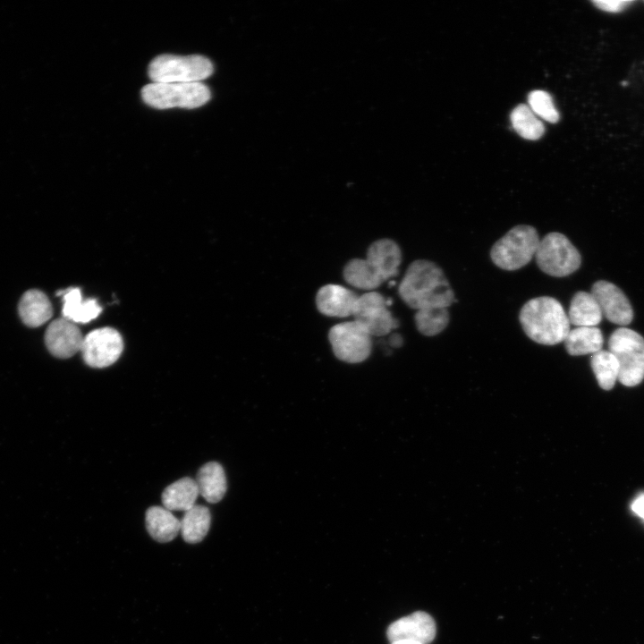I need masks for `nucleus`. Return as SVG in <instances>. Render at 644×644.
Instances as JSON below:
<instances>
[{
	"label": "nucleus",
	"instance_id": "obj_25",
	"mask_svg": "<svg viewBox=\"0 0 644 644\" xmlns=\"http://www.w3.org/2000/svg\"><path fill=\"white\" fill-rule=\"evenodd\" d=\"M415 326L426 336H434L444 331L449 324L448 308L428 307L416 310Z\"/></svg>",
	"mask_w": 644,
	"mask_h": 644
},
{
	"label": "nucleus",
	"instance_id": "obj_16",
	"mask_svg": "<svg viewBox=\"0 0 644 644\" xmlns=\"http://www.w3.org/2000/svg\"><path fill=\"white\" fill-rule=\"evenodd\" d=\"M58 294L63 295L64 318L72 323H88L97 318L102 311L97 300H83L79 288H70Z\"/></svg>",
	"mask_w": 644,
	"mask_h": 644
},
{
	"label": "nucleus",
	"instance_id": "obj_28",
	"mask_svg": "<svg viewBox=\"0 0 644 644\" xmlns=\"http://www.w3.org/2000/svg\"><path fill=\"white\" fill-rule=\"evenodd\" d=\"M631 2V1H624V0H598L594 1L593 4L599 9L606 11V12H611V13H617L623 11L627 5H629Z\"/></svg>",
	"mask_w": 644,
	"mask_h": 644
},
{
	"label": "nucleus",
	"instance_id": "obj_2",
	"mask_svg": "<svg viewBox=\"0 0 644 644\" xmlns=\"http://www.w3.org/2000/svg\"><path fill=\"white\" fill-rule=\"evenodd\" d=\"M402 262V250L393 240L384 238L372 242L365 258H352L343 267L345 282L371 292L387 279L396 276Z\"/></svg>",
	"mask_w": 644,
	"mask_h": 644
},
{
	"label": "nucleus",
	"instance_id": "obj_24",
	"mask_svg": "<svg viewBox=\"0 0 644 644\" xmlns=\"http://www.w3.org/2000/svg\"><path fill=\"white\" fill-rule=\"evenodd\" d=\"M590 365L599 386L604 390L614 387L619 376V363L615 356L606 350L591 355Z\"/></svg>",
	"mask_w": 644,
	"mask_h": 644
},
{
	"label": "nucleus",
	"instance_id": "obj_31",
	"mask_svg": "<svg viewBox=\"0 0 644 644\" xmlns=\"http://www.w3.org/2000/svg\"><path fill=\"white\" fill-rule=\"evenodd\" d=\"M391 644H422L419 641L411 640H398L392 641Z\"/></svg>",
	"mask_w": 644,
	"mask_h": 644
},
{
	"label": "nucleus",
	"instance_id": "obj_13",
	"mask_svg": "<svg viewBox=\"0 0 644 644\" xmlns=\"http://www.w3.org/2000/svg\"><path fill=\"white\" fill-rule=\"evenodd\" d=\"M83 339L79 327L64 318L51 322L45 334L47 348L61 359L70 358L80 351Z\"/></svg>",
	"mask_w": 644,
	"mask_h": 644
},
{
	"label": "nucleus",
	"instance_id": "obj_4",
	"mask_svg": "<svg viewBox=\"0 0 644 644\" xmlns=\"http://www.w3.org/2000/svg\"><path fill=\"white\" fill-rule=\"evenodd\" d=\"M540 239L537 230L519 225L495 242L490 250L494 264L507 271L525 267L535 257Z\"/></svg>",
	"mask_w": 644,
	"mask_h": 644
},
{
	"label": "nucleus",
	"instance_id": "obj_1",
	"mask_svg": "<svg viewBox=\"0 0 644 644\" xmlns=\"http://www.w3.org/2000/svg\"><path fill=\"white\" fill-rule=\"evenodd\" d=\"M403 302L413 309L448 308L454 301L453 291L442 268L427 259H417L408 267L399 286Z\"/></svg>",
	"mask_w": 644,
	"mask_h": 644
},
{
	"label": "nucleus",
	"instance_id": "obj_14",
	"mask_svg": "<svg viewBox=\"0 0 644 644\" xmlns=\"http://www.w3.org/2000/svg\"><path fill=\"white\" fill-rule=\"evenodd\" d=\"M436 623L428 614L418 611L402 617L391 623L387 638L392 642L398 640H411L429 644L436 637Z\"/></svg>",
	"mask_w": 644,
	"mask_h": 644
},
{
	"label": "nucleus",
	"instance_id": "obj_7",
	"mask_svg": "<svg viewBox=\"0 0 644 644\" xmlns=\"http://www.w3.org/2000/svg\"><path fill=\"white\" fill-rule=\"evenodd\" d=\"M141 97L147 105L158 109L196 108L210 99V91L201 82H151L143 87Z\"/></svg>",
	"mask_w": 644,
	"mask_h": 644
},
{
	"label": "nucleus",
	"instance_id": "obj_27",
	"mask_svg": "<svg viewBox=\"0 0 644 644\" xmlns=\"http://www.w3.org/2000/svg\"><path fill=\"white\" fill-rule=\"evenodd\" d=\"M528 100L530 108L537 116L549 123H556L559 120V113L547 92L544 90L531 91Z\"/></svg>",
	"mask_w": 644,
	"mask_h": 644
},
{
	"label": "nucleus",
	"instance_id": "obj_12",
	"mask_svg": "<svg viewBox=\"0 0 644 644\" xmlns=\"http://www.w3.org/2000/svg\"><path fill=\"white\" fill-rule=\"evenodd\" d=\"M590 293L608 321L623 327L632 321L631 305L623 292L615 284L605 280L597 281L593 284Z\"/></svg>",
	"mask_w": 644,
	"mask_h": 644
},
{
	"label": "nucleus",
	"instance_id": "obj_10",
	"mask_svg": "<svg viewBox=\"0 0 644 644\" xmlns=\"http://www.w3.org/2000/svg\"><path fill=\"white\" fill-rule=\"evenodd\" d=\"M391 303L377 292H367L359 295L352 316L371 336H383L399 326L388 309Z\"/></svg>",
	"mask_w": 644,
	"mask_h": 644
},
{
	"label": "nucleus",
	"instance_id": "obj_30",
	"mask_svg": "<svg viewBox=\"0 0 644 644\" xmlns=\"http://www.w3.org/2000/svg\"><path fill=\"white\" fill-rule=\"evenodd\" d=\"M390 344L394 347H400L402 344V338L398 334H394L389 339Z\"/></svg>",
	"mask_w": 644,
	"mask_h": 644
},
{
	"label": "nucleus",
	"instance_id": "obj_3",
	"mask_svg": "<svg viewBox=\"0 0 644 644\" xmlns=\"http://www.w3.org/2000/svg\"><path fill=\"white\" fill-rule=\"evenodd\" d=\"M519 320L527 336L544 345L564 342L571 329L562 304L550 296L528 301L520 310Z\"/></svg>",
	"mask_w": 644,
	"mask_h": 644
},
{
	"label": "nucleus",
	"instance_id": "obj_11",
	"mask_svg": "<svg viewBox=\"0 0 644 644\" xmlns=\"http://www.w3.org/2000/svg\"><path fill=\"white\" fill-rule=\"evenodd\" d=\"M123 350L120 333L112 327L97 328L84 336L81 353L87 365L96 369L114 363Z\"/></svg>",
	"mask_w": 644,
	"mask_h": 644
},
{
	"label": "nucleus",
	"instance_id": "obj_19",
	"mask_svg": "<svg viewBox=\"0 0 644 644\" xmlns=\"http://www.w3.org/2000/svg\"><path fill=\"white\" fill-rule=\"evenodd\" d=\"M146 528L157 542L173 540L180 532L181 521L171 511L161 506L149 507L145 515Z\"/></svg>",
	"mask_w": 644,
	"mask_h": 644
},
{
	"label": "nucleus",
	"instance_id": "obj_9",
	"mask_svg": "<svg viewBox=\"0 0 644 644\" xmlns=\"http://www.w3.org/2000/svg\"><path fill=\"white\" fill-rule=\"evenodd\" d=\"M328 340L335 356L347 363L362 362L371 353V335L355 320L332 326Z\"/></svg>",
	"mask_w": 644,
	"mask_h": 644
},
{
	"label": "nucleus",
	"instance_id": "obj_20",
	"mask_svg": "<svg viewBox=\"0 0 644 644\" xmlns=\"http://www.w3.org/2000/svg\"><path fill=\"white\" fill-rule=\"evenodd\" d=\"M570 324L577 326H597L602 320L600 307L590 292H577L568 311Z\"/></svg>",
	"mask_w": 644,
	"mask_h": 644
},
{
	"label": "nucleus",
	"instance_id": "obj_21",
	"mask_svg": "<svg viewBox=\"0 0 644 644\" xmlns=\"http://www.w3.org/2000/svg\"><path fill=\"white\" fill-rule=\"evenodd\" d=\"M603 334L597 326H577L570 329L564 343L567 352L572 356L594 354L601 351Z\"/></svg>",
	"mask_w": 644,
	"mask_h": 644
},
{
	"label": "nucleus",
	"instance_id": "obj_18",
	"mask_svg": "<svg viewBox=\"0 0 644 644\" xmlns=\"http://www.w3.org/2000/svg\"><path fill=\"white\" fill-rule=\"evenodd\" d=\"M196 483L199 494L206 501L214 504L224 497L226 488V477L221 464L210 462L204 464L198 471Z\"/></svg>",
	"mask_w": 644,
	"mask_h": 644
},
{
	"label": "nucleus",
	"instance_id": "obj_29",
	"mask_svg": "<svg viewBox=\"0 0 644 644\" xmlns=\"http://www.w3.org/2000/svg\"><path fill=\"white\" fill-rule=\"evenodd\" d=\"M631 510L644 519V495L640 496L631 504Z\"/></svg>",
	"mask_w": 644,
	"mask_h": 644
},
{
	"label": "nucleus",
	"instance_id": "obj_22",
	"mask_svg": "<svg viewBox=\"0 0 644 644\" xmlns=\"http://www.w3.org/2000/svg\"><path fill=\"white\" fill-rule=\"evenodd\" d=\"M196 480L182 478L169 485L162 494V504L169 511H188L199 496Z\"/></svg>",
	"mask_w": 644,
	"mask_h": 644
},
{
	"label": "nucleus",
	"instance_id": "obj_5",
	"mask_svg": "<svg viewBox=\"0 0 644 644\" xmlns=\"http://www.w3.org/2000/svg\"><path fill=\"white\" fill-rule=\"evenodd\" d=\"M212 72L210 60L196 55H161L154 58L148 66V76L152 82L160 83L200 82Z\"/></svg>",
	"mask_w": 644,
	"mask_h": 644
},
{
	"label": "nucleus",
	"instance_id": "obj_8",
	"mask_svg": "<svg viewBox=\"0 0 644 644\" xmlns=\"http://www.w3.org/2000/svg\"><path fill=\"white\" fill-rule=\"evenodd\" d=\"M535 258L542 272L555 277L572 274L581 263L578 250L564 234L556 232L540 239Z\"/></svg>",
	"mask_w": 644,
	"mask_h": 644
},
{
	"label": "nucleus",
	"instance_id": "obj_23",
	"mask_svg": "<svg viewBox=\"0 0 644 644\" xmlns=\"http://www.w3.org/2000/svg\"><path fill=\"white\" fill-rule=\"evenodd\" d=\"M181 521V533L185 542L196 544L208 534L211 516L208 507L195 504L185 512Z\"/></svg>",
	"mask_w": 644,
	"mask_h": 644
},
{
	"label": "nucleus",
	"instance_id": "obj_17",
	"mask_svg": "<svg viewBox=\"0 0 644 644\" xmlns=\"http://www.w3.org/2000/svg\"><path fill=\"white\" fill-rule=\"evenodd\" d=\"M18 309L23 323L31 327L43 325L53 315L49 299L43 292L36 289L29 290L22 295Z\"/></svg>",
	"mask_w": 644,
	"mask_h": 644
},
{
	"label": "nucleus",
	"instance_id": "obj_6",
	"mask_svg": "<svg viewBox=\"0 0 644 644\" xmlns=\"http://www.w3.org/2000/svg\"><path fill=\"white\" fill-rule=\"evenodd\" d=\"M608 351L618 360L621 384L634 386L644 379L643 336L632 329L619 327L609 337Z\"/></svg>",
	"mask_w": 644,
	"mask_h": 644
},
{
	"label": "nucleus",
	"instance_id": "obj_15",
	"mask_svg": "<svg viewBox=\"0 0 644 644\" xmlns=\"http://www.w3.org/2000/svg\"><path fill=\"white\" fill-rule=\"evenodd\" d=\"M359 295L339 285L326 284L316 294L318 310L328 317L345 318L352 316Z\"/></svg>",
	"mask_w": 644,
	"mask_h": 644
},
{
	"label": "nucleus",
	"instance_id": "obj_26",
	"mask_svg": "<svg viewBox=\"0 0 644 644\" xmlns=\"http://www.w3.org/2000/svg\"><path fill=\"white\" fill-rule=\"evenodd\" d=\"M511 123L515 131L526 140H538L545 131L542 122L530 106L524 104L517 106L512 111Z\"/></svg>",
	"mask_w": 644,
	"mask_h": 644
}]
</instances>
